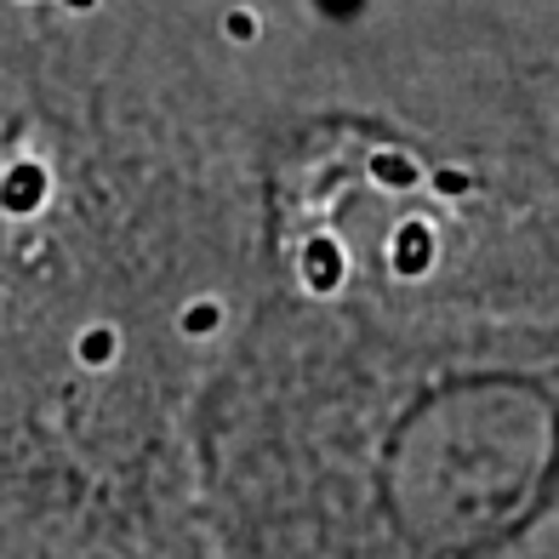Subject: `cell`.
<instances>
[{"mask_svg":"<svg viewBox=\"0 0 559 559\" xmlns=\"http://www.w3.org/2000/svg\"><path fill=\"white\" fill-rule=\"evenodd\" d=\"M109 354H115V337L109 332H86L81 337V360L86 366H109Z\"/></svg>","mask_w":559,"mask_h":559,"instance_id":"1","label":"cell"},{"mask_svg":"<svg viewBox=\"0 0 559 559\" xmlns=\"http://www.w3.org/2000/svg\"><path fill=\"white\" fill-rule=\"evenodd\" d=\"M69 7H92V0H69Z\"/></svg>","mask_w":559,"mask_h":559,"instance_id":"2","label":"cell"}]
</instances>
